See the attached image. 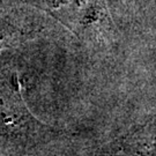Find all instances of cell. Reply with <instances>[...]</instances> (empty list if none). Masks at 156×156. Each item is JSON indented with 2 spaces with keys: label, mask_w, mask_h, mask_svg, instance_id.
<instances>
[{
  "label": "cell",
  "mask_w": 156,
  "mask_h": 156,
  "mask_svg": "<svg viewBox=\"0 0 156 156\" xmlns=\"http://www.w3.org/2000/svg\"><path fill=\"white\" fill-rule=\"evenodd\" d=\"M30 123V115L23 104L16 82L0 76V135L23 133Z\"/></svg>",
  "instance_id": "6da1fadb"
},
{
  "label": "cell",
  "mask_w": 156,
  "mask_h": 156,
  "mask_svg": "<svg viewBox=\"0 0 156 156\" xmlns=\"http://www.w3.org/2000/svg\"><path fill=\"white\" fill-rule=\"evenodd\" d=\"M7 38V34H6V30L4 28V26L0 23V48H1V45L4 44V42L6 41Z\"/></svg>",
  "instance_id": "7a4b0ae2"
}]
</instances>
